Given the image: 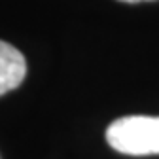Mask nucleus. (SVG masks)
Returning a JSON list of instances; mask_svg holds the SVG:
<instances>
[{
  "mask_svg": "<svg viewBox=\"0 0 159 159\" xmlns=\"http://www.w3.org/2000/svg\"><path fill=\"white\" fill-rule=\"evenodd\" d=\"M106 142L125 155H157L159 153V117L125 116L106 129Z\"/></svg>",
  "mask_w": 159,
  "mask_h": 159,
  "instance_id": "nucleus-1",
  "label": "nucleus"
},
{
  "mask_svg": "<svg viewBox=\"0 0 159 159\" xmlns=\"http://www.w3.org/2000/svg\"><path fill=\"white\" fill-rule=\"evenodd\" d=\"M27 76V61L23 53L0 40V97L21 85Z\"/></svg>",
  "mask_w": 159,
  "mask_h": 159,
  "instance_id": "nucleus-2",
  "label": "nucleus"
},
{
  "mask_svg": "<svg viewBox=\"0 0 159 159\" xmlns=\"http://www.w3.org/2000/svg\"><path fill=\"white\" fill-rule=\"evenodd\" d=\"M119 2H129V4H136V2H144V0H119Z\"/></svg>",
  "mask_w": 159,
  "mask_h": 159,
  "instance_id": "nucleus-3",
  "label": "nucleus"
}]
</instances>
